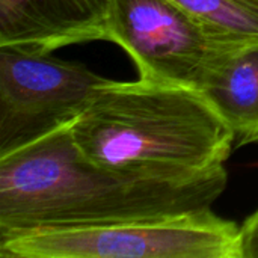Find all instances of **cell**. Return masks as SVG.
<instances>
[{
  "label": "cell",
  "mask_w": 258,
  "mask_h": 258,
  "mask_svg": "<svg viewBox=\"0 0 258 258\" xmlns=\"http://www.w3.org/2000/svg\"><path fill=\"white\" fill-rule=\"evenodd\" d=\"M70 124L0 157V240L206 210L227 187L225 166L183 175L98 166L77 151Z\"/></svg>",
  "instance_id": "cell-1"
},
{
  "label": "cell",
  "mask_w": 258,
  "mask_h": 258,
  "mask_svg": "<svg viewBox=\"0 0 258 258\" xmlns=\"http://www.w3.org/2000/svg\"><path fill=\"white\" fill-rule=\"evenodd\" d=\"M70 135L98 166L162 175L225 166L236 145L230 122L201 88L145 79L110 80Z\"/></svg>",
  "instance_id": "cell-2"
},
{
  "label": "cell",
  "mask_w": 258,
  "mask_h": 258,
  "mask_svg": "<svg viewBox=\"0 0 258 258\" xmlns=\"http://www.w3.org/2000/svg\"><path fill=\"white\" fill-rule=\"evenodd\" d=\"M2 258H242L240 227L212 209L0 240Z\"/></svg>",
  "instance_id": "cell-3"
},
{
  "label": "cell",
  "mask_w": 258,
  "mask_h": 258,
  "mask_svg": "<svg viewBox=\"0 0 258 258\" xmlns=\"http://www.w3.org/2000/svg\"><path fill=\"white\" fill-rule=\"evenodd\" d=\"M110 80L82 62L0 47V157L73 122Z\"/></svg>",
  "instance_id": "cell-4"
},
{
  "label": "cell",
  "mask_w": 258,
  "mask_h": 258,
  "mask_svg": "<svg viewBox=\"0 0 258 258\" xmlns=\"http://www.w3.org/2000/svg\"><path fill=\"white\" fill-rule=\"evenodd\" d=\"M109 42L128 54L139 79L197 88L233 53L175 0H112Z\"/></svg>",
  "instance_id": "cell-5"
},
{
  "label": "cell",
  "mask_w": 258,
  "mask_h": 258,
  "mask_svg": "<svg viewBox=\"0 0 258 258\" xmlns=\"http://www.w3.org/2000/svg\"><path fill=\"white\" fill-rule=\"evenodd\" d=\"M110 30L112 0H0V47L53 53Z\"/></svg>",
  "instance_id": "cell-6"
},
{
  "label": "cell",
  "mask_w": 258,
  "mask_h": 258,
  "mask_svg": "<svg viewBox=\"0 0 258 258\" xmlns=\"http://www.w3.org/2000/svg\"><path fill=\"white\" fill-rule=\"evenodd\" d=\"M201 89L230 122L237 147L258 144V41L216 63Z\"/></svg>",
  "instance_id": "cell-7"
},
{
  "label": "cell",
  "mask_w": 258,
  "mask_h": 258,
  "mask_svg": "<svg viewBox=\"0 0 258 258\" xmlns=\"http://www.w3.org/2000/svg\"><path fill=\"white\" fill-rule=\"evenodd\" d=\"M227 51L258 41V11L237 0H175Z\"/></svg>",
  "instance_id": "cell-8"
},
{
  "label": "cell",
  "mask_w": 258,
  "mask_h": 258,
  "mask_svg": "<svg viewBox=\"0 0 258 258\" xmlns=\"http://www.w3.org/2000/svg\"><path fill=\"white\" fill-rule=\"evenodd\" d=\"M242 258H258V209L240 227Z\"/></svg>",
  "instance_id": "cell-9"
},
{
  "label": "cell",
  "mask_w": 258,
  "mask_h": 258,
  "mask_svg": "<svg viewBox=\"0 0 258 258\" xmlns=\"http://www.w3.org/2000/svg\"><path fill=\"white\" fill-rule=\"evenodd\" d=\"M237 2L245 3V5H248V6H251V8H254V9L258 11V0H237Z\"/></svg>",
  "instance_id": "cell-10"
}]
</instances>
